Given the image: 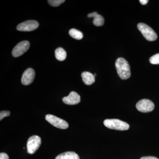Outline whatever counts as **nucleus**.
<instances>
[{"mask_svg": "<svg viewBox=\"0 0 159 159\" xmlns=\"http://www.w3.org/2000/svg\"><path fill=\"white\" fill-rule=\"evenodd\" d=\"M149 61L152 64H159V53L152 56L149 59Z\"/></svg>", "mask_w": 159, "mask_h": 159, "instance_id": "17", "label": "nucleus"}, {"mask_svg": "<svg viewBox=\"0 0 159 159\" xmlns=\"http://www.w3.org/2000/svg\"><path fill=\"white\" fill-rule=\"evenodd\" d=\"M41 145V138L38 136H32L29 138L27 142V152L30 154H33L39 149Z\"/></svg>", "mask_w": 159, "mask_h": 159, "instance_id": "4", "label": "nucleus"}, {"mask_svg": "<svg viewBox=\"0 0 159 159\" xmlns=\"http://www.w3.org/2000/svg\"><path fill=\"white\" fill-rule=\"evenodd\" d=\"M103 124L107 128L116 130H127L129 128L128 123L118 119H106Z\"/></svg>", "mask_w": 159, "mask_h": 159, "instance_id": "2", "label": "nucleus"}, {"mask_svg": "<svg viewBox=\"0 0 159 159\" xmlns=\"http://www.w3.org/2000/svg\"><path fill=\"white\" fill-rule=\"evenodd\" d=\"M30 44L28 41H23L17 44L12 50V55L14 57H20L23 55L30 48Z\"/></svg>", "mask_w": 159, "mask_h": 159, "instance_id": "7", "label": "nucleus"}, {"mask_svg": "<svg viewBox=\"0 0 159 159\" xmlns=\"http://www.w3.org/2000/svg\"><path fill=\"white\" fill-rule=\"evenodd\" d=\"M39 24L34 20H29L18 25L16 29L18 31H31L37 29Z\"/></svg>", "mask_w": 159, "mask_h": 159, "instance_id": "8", "label": "nucleus"}, {"mask_svg": "<svg viewBox=\"0 0 159 159\" xmlns=\"http://www.w3.org/2000/svg\"><path fill=\"white\" fill-rule=\"evenodd\" d=\"M55 159H80L77 154L74 152H66L59 154Z\"/></svg>", "mask_w": 159, "mask_h": 159, "instance_id": "13", "label": "nucleus"}, {"mask_svg": "<svg viewBox=\"0 0 159 159\" xmlns=\"http://www.w3.org/2000/svg\"><path fill=\"white\" fill-rule=\"evenodd\" d=\"M89 17H93L94 18L93 23L95 26H101L103 25L104 23L103 17L100 15L98 14L97 12H93L88 15Z\"/></svg>", "mask_w": 159, "mask_h": 159, "instance_id": "11", "label": "nucleus"}, {"mask_svg": "<svg viewBox=\"0 0 159 159\" xmlns=\"http://www.w3.org/2000/svg\"><path fill=\"white\" fill-rule=\"evenodd\" d=\"M0 159H9V157L7 154L1 152L0 153Z\"/></svg>", "mask_w": 159, "mask_h": 159, "instance_id": "19", "label": "nucleus"}, {"mask_svg": "<svg viewBox=\"0 0 159 159\" xmlns=\"http://www.w3.org/2000/svg\"><path fill=\"white\" fill-rule=\"evenodd\" d=\"M116 68L119 77L122 80H126L130 77V66L126 60L119 57L116 61Z\"/></svg>", "mask_w": 159, "mask_h": 159, "instance_id": "1", "label": "nucleus"}, {"mask_svg": "<svg viewBox=\"0 0 159 159\" xmlns=\"http://www.w3.org/2000/svg\"><path fill=\"white\" fill-rule=\"evenodd\" d=\"M56 58L60 61H63L66 57V52L62 48H57L55 51Z\"/></svg>", "mask_w": 159, "mask_h": 159, "instance_id": "14", "label": "nucleus"}, {"mask_svg": "<svg viewBox=\"0 0 159 159\" xmlns=\"http://www.w3.org/2000/svg\"><path fill=\"white\" fill-rule=\"evenodd\" d=\"M136 107L139 111L148 113L152 111L154 109V104L148 99H143L137 102Z\"/></svg>", "mask_w": 159, "mask_h": 159, "instance_id": "6", "label": "nucleus"}, {"mask_svg": "<svg viewBox=\"0 0 159 159\" xmlns=\"http://www.w3.org/2000/svg\"><path fill=\"white\" fill-rule=\"evenodd\" d=\"M138 28L147 40L153 41L157 38L156 32L148 25L144 23H139L138 25Z\"/></svg>", "mask_w": 159, "mask_h": 159, "instance_id": "3", "label": "nucleus"}, {"mask_svg": "<svg viewBox=\"0 0 159 159\" xmlns=\"http://www.w3.org/2000/svg\"><path fill=\"white\" fill-rule=\"evenodd\" d=\"M35 75V71L33 69H27L23 73L22 76V84L25 85H28L31 84L34 81Z\"/></svg>", "mask_w": 159, "mask_h": 159, "instance_id": "9", "label": "nucleus"}, {"mask_svg": "<svg viewBox=\"0 0 159 159\" xmlns=\"http://www.w3.org/2000/svg\"><path fill=\"white\" fill-rule=\"evenodd\" d=\"M83 81L87 85H91L95 81V76L93 74L89 72H83L81 74Z\"/></svg>", "mask_w": 159, "mask_h": 159, "instance_id": "12", "label": "nucleus"}, {"mask_svg": "<svg viewBox=\"0 0 159 159\" xmlns=\"http://www.w3.org/2000/svg\"><path fill=\"white\" fill-rule=\"evenodd\" d=\"M65 2V0H49L48 2L53 7H57Z\"/></svg>", "mask_w": 159, "mask_h": 159, "instance_id": "16", "label": "nucleus"}, {"mask_svg": "<svg viewBox=\"0 0 159 159\" xmlns=\"http://www.w3.org/2000/svg\"><path fill=\"white\" fill-rule=\"evenodd\" d=\"M46 120L54 127L61 129H66L69 127V124L66 121L52 115H47Z\"/></svg>", "mask_w": 159, "mask_h": 159, "instance_id": "5", "label": "nucleus"}, {"mask_svg": "<svg viewBox=\"0 0 159 159\" xmlns=\"http://www.w3.org/2000/svg\"><path fill=\"white\" fill-rule=\"evenodd\" d=\"M139 2L142 5H145L148 3V0H140Z\"/></svg>", "mask_w": 159, "mask_h": 159, "instance_id": "21", "label": "nucleus"}, {"mask_svg": "<svg viewBox=\"0 0 159 159\" xmlns=\"http://www.w3.org/2000/svg\"><path fill=\"white\" fill-rule=\"evenodd\" d=\"M69 33L71 37L76 39L80 40L83 37V34L82 32L77 29H71L69 31Z\"/></svg>", "mask_w": 159, "mask_h": 159, "instance_id": "15", "label": "nucleus"}, {"mask_svg": "<svg viewBox=\"0 0 159 159\" xmlns=\"http://www.w3.org/2000/svg\"><path fill=\"white\" fill-rule=\"evenodd\" d=\"M140 159H159L155 157L152 156H147L143 157H141Z\"/></svg>", "mask_w": 159, "mask_h": 159, "instance_id": "20", "label": "nucleus"}, {"mask_svg": "<svg viewBox=\"0 0 159 159\" xmlns=\"http://www.w3.org/2000/svg\"><path fill=\"white\" fill-rule=\"evenodd\" d=\"M10 112L9 111H1L0 112V120H2L3 119V118L5 117H8L10 116Z\"/></svg>", "mask_w": 159, "mask_h": 159, "instance_id": "18", "label": "nucleus"}, {"mask_svg": "<svg viewBox=\"0 0 159 159\" xmlns=\"http://www.w3.org/2000/svg\"><path fill=\"white\" fill-rule=\"evenodd\" d=\"M62 101L68 105H76L80 102V97L77 93L73 91L70 93L68 97H64Z\"/></svg>", "mask_w": 159, "mask_h": 159, "instance_id": "10", "label": "nucleus"}, {"mask_svg": "<svg viewBox=\"0 0 159 159\" xmlns=\"http://www.w3.org/2000/svg\"><path fill=\"white\" fill-rule=\"evenodd\" d=\"M94 76H95V77H96V74H94Z\"/></svg>", "mask_w": 159, "mask_h": 159, "instance_id": "22", "label": "nucleus"}]
</instances>
